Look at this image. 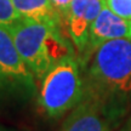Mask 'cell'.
I'll list each match as a JSON object with an SVG mask.
<instances>
[{"label":"cell","mask_w":131,"mask_h":131,"mask_svg":"<svg viewBox=\"0 0 131 131\" xmlns=\"http://www.w3.org/2000/svg\"><path fill=\"white\" fill-rule=\"evenodd\" d=\"M90 78L104 92L131 94V39L120 38L106 41L96 50Z\"/></svg>","instance_id":"obj_3"},{"label":"cell","mask_w":131,"mask_h":131,"mask_svg":"<svg viewBox=\"0 0 131 131\" xmlns=\"http://www.w3.org/2000/svg\"><path fill=\"white\" fill-rule=\"evenodd\" d=\"M115 115L98 98H88L75 107L61 131H115Z\"/></svg>","instance_id":"obj_5"},{"label":"cell","mask_w":131,"mask_h":131,"mask_svg":"<svg viewBox=\"0 0 131 131\" xmlns=\"http://www.w3.org/2000/svg\"><path fill=\"white\" fill-rule=\"evenodd\" d=\"M4 90H5V85H4V81H3V79H1V75H0V94H1Z\"/></svg>","instance_id":"obj_12"},{"label":"cell","mask_w":131,"mask_h":131,"mask_svg":"<svg viewBox=\"0 0 131 131\" xmlns=\"http://www.w3.org/2000/svg\"><path fill=\"white\" fill-rule=\"evenodd\" d=\"M129 38L131 39V21H130V35H129Z\"/></svg>","instance_id":"obj_15"},{"label":"cell","mask_w":131,"mask_h":131,"mask_svg":"<svg viewBox=\"0 0 131 131\" xmlns=\"http://www.w3.org/2000/svg\"><path fill=\"white\" fill-rule=\"evenodd\" d=\"M21 18L12 0H0V24L9 27Z\"/></svg>","instance_id":"obj_9"},{"label":"cell","mask_w":131,"mask_h":131,"mask_svg":"<svg viewBox=\"0 0 131 131\" xmlns=\"http://www.w3.org/2000/svg\"><path fill=\"white\" fill-rule=\"evenodd\" d=\"M107 6L114 14L126 19L131 21V0H104Z\"/></svg>","instance_id":"obj_10"},{"label":"cell","mask_w":131,"mask_h":131,"mask_svg":"<svg viewBox=\"0 0 131 131\" xmlns=\"http://www.w3.org/2000/svg\"><path fill=\"white\" fill-rule=\"evenodd\" d=\"M130 35V22L119 17L107 6L102 0V7L95 22L91 26L88 42V51L97 50L106 41L120 38H129Z\"/></svg>","instance_id":"obj_7"},{"label":"cell","mask_w":131,"mask_h":131,"mask_svg":"<svg viewBox=\"0 0 131 131\" xmlns=\"http://www.w3.org/2000/svg\"><path fill=\"white\" fill-rule=\"evenodd\" d=\"M0 75L5 89L32 95L34 91L33 74L15 46L7 27L0 24Z\"/></svg>","instance_id":"obj_4"},{"label":"cell","mask_w":131,"mask_h":131,"mask_svg":"<svg viewBox=\"0 0 131 131\" xmlns=\"http://www.w3.org/2000/svg\"><path fill=\"white\" fill-rule=\"evenodd\" d=\"M120 131H131V127H125V129H123Z\"/></svg>","instance_id":"obj_14"},{"label":"cell","mask_w":131,"mask_h":131,"mask_svg":"<svg viewBox=\"0 0 131 131\" xmlns=\"http://www.w3.org/2000/svg\"><path fill=\"white\" fill-rule=\"evenodd\" d=\"M60 26L19 18L7 27L22 60L39 79L44 78L56 62L72 52Z\"/></svg>","instance_id":"obj_1"},{"label":"cell","mask_w":131,"mask_h":131,"mask_svg":"<svg viewBox=\"0 0 131 131\" xmlns=\"http://www.w3.org/2000/svg\"><path fill=\"white\" fill-rule=\"evenodd\" d=\"M50 1L53 5V7L57 10V12L61 15L62 18H64L73 0H50Z\"/></svg>","instance_id":"obj_11"},{"label":"cell","mask_w":131,"mask_h":131,"mask_svg":"<svg viewBox=\"0 0 131 131\" xmlns=\"http://www.w3.org/2000/svg\"><path fill=\"white\" fill-rule=\"evenodd\" d=\"M12 3L21 18L61 24V15L50 0H12Z\"/></svg>","instance_id":"obj_8"},{"label":"cell","mask_w":131,"mask_h":131,"mask_svg":"<svg viewBox=\"0 0 131 131\" xmlns=\"http://www.w3.org/2000/svg\"><path fill=\"white\" fill-rule=\"evenodd\" d=\"M102 7V0H73L64 21L70 39L80 53L88 49L89 34Z\"/></svg>","instance_id":"obj_6"},{"label":"cell","mask_w":131,"mask_h":131,"mask_svg":"<svg viewBox=\"0 0 131 131\" xmlns=\"http://www.w3.org/2000/svg\"><path fill=\"white\" fill-rule=\"evenodd\" d=\"M0 131H16V130H14V129H9V127L0 125Z\"/></svg>","instance_id":"obj_13"},{"label":"cell","mask_w":131,"mask_h":131,"mask_svg":"<svg viewBox=\"0 0 131 131\" xmlns=\"http://www.w3.org/2000/svg\"><path fill=\"white\" fill-rule=\"evenodd\" d=\"M83 98V80L78 62L67 55L44 75L39 103L50 118H60L77 107Z\"/></svg>","instance_id":"obj_2"}]
</instances>
